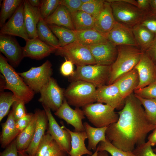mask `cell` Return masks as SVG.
Returning a JSON list of instances; mask_svg holds the SVG:
<instances>
[{
    "mask_svg": "<svg viewBox=\"0 0 156 156\" xmlns=\"http://www.w3.org/2000/svg\"><path fill=\"white\" fill-rule=\"evenodd\" d=\"M36 122V116L34 113L28 126L18 135L15 140L18 151H25L28 147L34 136Z\"/></svg>",
    "mask_w": 156,
    "mask_h": 156,
    "instance_id": "obj_30",
    "label": "cell"
},
{
    "mask_svg": "<svg viewBox=\"0 0 156 156\" xmlns=\"http://www.w3.org/2000/svg\"><path fill=\"white\" fill-rule=\"evenodd\" d=\"M22 0H4L2 1L0 13V27H1L14 14L22 2Z\"/></svg>",
    "mask_w": 156,
    "mask_h": 156,
    "instance_id": "obj_34",
    "label": "cell"
},
{
    "mask_svg": "<svg viewBox=\"0 0 156 156\" xmlns=\"http://www.w3.org/2000/svg\"><path fill=\"white\" fill-rule=\"evenodd\" d=\"M131 29L138 47L145 52L154 40V34L140 24L133 27Z\"/></svg>",
    "mask_w": 156,
    "mask_h": 156,
    "instance_id": "obj_29",
    "label": "cell"
},
{
    "mask_svg": "<svg viewBox=\"0 0 156 156\" xmlns=\"http://www.w3.org/2000/svg\"><path fill=\"white\" fill-rule=\"evenodd\" d=\"M97 156H109L108 153L105 151H98Z\"/></svg>",
    "mask_w": 156,
    "mask_h": 156,
    "instance_id": "obj_55",
    "label": "cell"
},
{
    "mask_svg": "<svg viewBox=\"0 0 156 156\" xmlns=\"http://www.w3.org/2000/svg\"><path fill=\"white\" fill-rule=\"evenodd\" d=\"M0 51L14 67L18 66L24 57L23 47L12 36L0 34Z\"/></svg>",
    "mask_w": 156,
    "mask_h": 156,
    "instance_id": "obj_14",
    "label": "cell"
},
{
    "mask_svg": "<svg viewBox=\"0 0 156 156\" xmlns=\"http://www.w3.org/2000/svg\"><path fill=\"white\" fill-rule=\"evenodd\" d=\"M139 82L138 72L134 68L115 82L116 83L122 97L125 99L128 96L133 93L138 86Z\"/></svg>",
    "mask_w": 156,
    "mask_h": 156,
    "instance_id": "obj_23",
    "label": "cell"
},
{
    "mask_svg": "<svg viewBox=\"0 0 156 156\" xmlns=\"http://www.w3.org/2000/svg\"><path fill=\"white\" fill-rule=\"evenodd\" d=\"M96 149L98 151H106L112 156H136L132 151H125L117 148L106 138L105 141L99 144Z\"/></svg>",
    "mask_w": 156,
    "mask_h": 156,
    "instance_id": "obj_36",
    "label": "cell"
},
{
    "mask_svg": "<svg viewBox=\"0 0 156 156\" xmlns=\"http://www.w3.org/2000/svg\"><path fill=\"white\" fill-rule=\"evenodd\" d=\"M0 34L18 36L25 41L29 39L24 22L23 0L14 14L1 28Z\"/></svg>",
    "mask_w": 156,
    "mask_h": 156,
    "instance_id": "obj_11",
    "label": "cell"
},
{
    "mask_svg": "<svg viewBox=\"0 0 156 156\" xmlns=\"http://www.w3.org/2000/svg\"><path fill=\"white\" fill-rule=\"evenodd\" d=\"M110 66L95 64L77 66L74 74L70 77V80L72 82L77 80L84 81L92 84L98 88L107 83Z\"/></svg>",
    "mask_w": 156,
    "mask_h": 156,
    "instance_id": "obj_7",
    "label": "cell"
},
{
    "mask_svg": "<svg viewBox=\"0 0 156 156\" xmlns=\"http://www.w3.org/2000/svg\"><path fill=\"white\" fill-rule=\"evenodd\" d=\"M37 29L38 38L40 40L57 49L60 47L58 39L41 17L37 24Z\"/></svg>",
    "mask_w": 156,
    "mask_h": 156,
    "instance_id": "obj_32",
    "label": "cell"
},
{
    "mask_svg": "<svg viewBox=\"0 0 156 156\" xmlns=\"http://www.w3.org/2000/svg\"><path fill=\"white\" fill-rule=\"evenodd\" d=\"M33 115L32 113H27L23 117L15 121L16 127L20 133L28 126Z\"/></svg>",
    "mask_w": 156,
    "mask_h": 156,
    "instance_id": "obj_48",
    "label": "cell"
},
{
    "mask_svg": "<svg viewBox=\"0 0 156 156\" xmlns=\"http://www.w3.org/2000/svg\"><path fill=\"white\" fill-rule=\"evenodd\" d=\"M134 68L137 71L139 80L135 90L145 87L156 80V67L152 60L145 52H143Z\"/></svg>",
    "mask_w": 156,
    "mask_h": 156,
    "instance_id": "obj_17",
    "label": "cell"
},
{
    "mask_svg": "<svg viewBox=\"0 0 156 156\" xmlns=\"http://www.w3.org/2000/svg\"><path fill=\"white\" fill-rule=\"evenodd\" d=\"M105 0H90L82 4L79 10L83 11L90 15L95 19L102 10Z\"/></svg>",
    "mask_w": 156,
    "mask_h": 156,
    "instance_id": "obj_38",
    "label": "cell"
},
{
    "mask_svg": "<svg viewBox=\"0 0 156 156\" xmlns=\"http://www.w3.org/2000/svg\"><path fill=\"white\" fill-rule=\"evenodd\" d=\"M52 67L51 62L47 60L40 66L32 67L27 71L18 74L35 93H39L51 77Z\"/></svg>",
    "mask_w": 156,
    "mask_h": 156,
    "instance_id": "obj_9",
    "label": "cell"
},
{
    "mask_svg": "<svg viewBox=\"0 0 156 156\" xmlns=\"http://www.w3.org/2000/svg\"><path fill=\"white\" fill-rule=\"evenodd\" d=\"M140 24L154 34H156V19L148 18L145 13Z\"/></svg>",
    "mask_w": 156,
    "mask_h": 156,
    "instance_id": "obj_47",
    "label": "cell"
},
{
    "mask_svg": "<svg viewBox=\"0 0 156 156\" xmlns=\"http://www.w3.org/2000/svg\"><path fill=\"white\" fill-rule=\"evenodd\" d=\"M74 65L71 61L65 59V61L62 64L60 68L61 74L66 77L72 76L75 72Z\"/></svg>",
    "mask_w": 156,
    "mask_h": 156,
    "instance_id": "obj_46",
    "label": "cell"
},
{
    "mask_svg": "<svg viewBox=\"0 0 156 156\" xmlns=\"http://www.w3.org/2000/svg\"><path fill=\"white\" fill-rule=\"evenodd\" d=\"M135 95L144 107L148 121L152 124L156 125V99H146Z\"/></svg>",
    "mask_w": 156,
    "mask_h": 156,
    "instance_id": "obj_35",
    "label": "cell"
},
{
    "mask_svg": "<svg viewBox=\"0 0 156 156\" xmlns=\"http://www.w3.org/2000/svg\"><path fill=\"white\" fill-rule=\"evenodd\" d=\"M150 3L153 11L156 13V0H150Z\"/></svg>",
    "mask_w": 156,
    "mask_h": 156,
    "instance_id": "obj_54",
    "label": "cell"
},
{
    "mask_svg": "<svg viewBox=\"0 0 156 156\" xmlns=\"http://www.w3.org/2000/svg\"><path fill=\"white\" fill-rule=\"evenodd\" d=\"M43 156H68V154L53 140Z\"/></svg>",
    "mask_w": 156,
    "mask_h": 156,
    "instance_id": "obj_42",
    "label": "cell"
},
{
    "mask_svg": "<svg viewBox=\"0 0 156 156\" xmlns=\"http://www.w3.org/2000/svg\"><path fill=\"white\" fill-rule=\"evenodd\" d=\"M87 46L95 60L96 64L110 66L116 58L117 47L108 40Z\"/></svg>",
    "mask_w": 156,
    "mask_h": 156,
    "instance_id": "obj_15",
    "label": "cell"
},
{
    "mask_svg": "<svg viewBox=\"0 0 156 156\" xmlns=\"http://www.w3.org/2000/svg\"><path fill=\"white\" fill-rule=\"evenodd\" d=\"M48 25L62 26L71 30H75L70 13L64 6L60 4L54 12L44 19Z\"/></svg>",
    "mask_w": 156,
    "mask_h": 156,
    "instance_id": "obj_25",
    "label": "cell"
},
{
    "mask_svg": "<svg viewBox=\"0 0 156 156\" xmlns=\"http://www.w3.org/2000/svg\"><path fill=\"white\" fill-rule=\"evenodd\" d=\"M18 156H29L25 151H18Z\"/></svg>",
    "mask_w": 156,
    "mask_h": 156,
    "instance_id": "obj_56",
    "label": "cell"
},
{
    "mask_svg": "<svg viewBox=\"0 0 156 156\" xmlns=\"http://www.w3.org/2000/svg\"><path fill=\"white\" fill-rule=\"evenodd\" d=\"M96 102L105 103L115 109L121 110L125 104V99L121 96L116 82L97 88Z\"/></svg>",
    "mask_w": 156,
    "mask_h": 156,
    "instance_id": "obj_12",
    "label": "cell"
},
{
    "mask_svg": "<svg viewBox=\"0 0 156 156\" xmlns=\"http://www.w3.org/2000/svg\"><path fill=\"white\" fill-rule=\"evenodd\" d=\"M136 3V6L145 12L150 5V0H137Z\"/></svg>",
    "mask_w": 156,
    "mask_h": 156,
    "instance_id": "obj_51",
    "label": "cell"
},
{
    "mask_svg": "<svg viewBox=\"0 0 156 156\" xmlns=\"http://www.w3.org/2000/svg\"><path fill=\"white\" fill-rule=\"evenodd\" d=\"M60 4V0H42L39 8L41 17L45 19L52 14Z\"/></svg>",
    "mask_w": 156,
    "mask_h": 156,
    "instance_id": "obj_39",
    "label": "cell"
},
{
    "mask_svg": "<svg viewBox=\"0 0 156 156\" xmlns=\"http://www.w3.org/2000/svg\"><path fill=\"white\" fill-rule=\"evenodd\" d=\"M98 151L96 149V151L94 152V153L91 155H88L87 156H97ZM68 156H70L69 155H68Z\"/></svg>",
    "mask_w": 156,
    "mask_h": 156,
    "instance_id": "obj_57",
    "label": "cell"
},
{
    "mask_svg": "<svg viewBox=\"0 0 156 156\" xmlns=\"http://www.w3.org/2000/svg\"><path fill=\"white\" fill-rule=\"evenodd\" d=\"M148 141L152 146L156 145V127L153 130V132L148 136Z\"/></svg>",
    "mask_w": 156,
    "mask_h": 156,
    "instance_id": "obj_52",
    "label": "cell"
},
{
    "mask_svg": "<svg viewBox=\"0 0 156 156\" xmlns=\"http://www.w3.org/2000/svg\"><path fill=\"white\" fill-rule=\"evenodd\" d=\"M118 119L107 128L106 138L117 148L132 151L145 142L147 135L156 125L147 119L144 109L133 93L126 98L123 107L117 112Z\"/></svg>",
    "mask_w": 156,
    "mask_h": 156,
    "instance_id": "obj_1",
    "label": "cell"
},
{
    "mask_svg": "<svg viewBox=\"0 0 156 156\" xmlns=\"http://www.w3.org/2000/svg\"><path fill=\"white\" fill-rule=\"evenodd\" d=\"M58 40L60 47H63L76 41L73 30L54 25H48Z\"/></svg>",
    "mask_w": 156,
    "mask_h": 156,
    "instance_id": "obj_33",
    "label": "cell"
},
{
    "mask_svg": "<svg viewBox=\"0 0 156 156\" xmlns=\"http://www.w3.org/2000/svg\"><path fill=\"white\" fill-rule=\"evenodd\" d=\"M25 104L23 101H16L13 103L12 110L15 121L27 114L26 112Z\"/></svg>",
    "mask_w": 156,
    "mask_h": 156,
    "instance_id": "obj_44",
    "label": "cell"
},
{
    "mask_svg": "<svg viewBox=\"0 0 156 156\" xmlns=\"http://www.w3.org/2000/svg\"><path fill=\"white\" fill-rule=\"evenodd\" d=\"M62 127L70 133L71 138V149L68 153L70 156H82L87 154L91 155L92 152L88 150L85 144L86 140L88 138L85 131L81 132L73 131L63 125Z\"/></svg>",
    "mask_w": 156,
    "mask_h": 156,
    "instance_id": "obj_24",
    "label": "cell"
},
{
    "mask_svg": "<svg viewBox=\"0 0 156 156\" xmlns=\"http://www.w3.org/2000/svg\"><path fill=\"white\" fill-rule=\"evenodd\" d=\"M26 42L25 45L23 47L24 57L41 60L55 53L57 49L43 42L38 37L29 38Z\"/></svg>",
    "mask_w": 156,
    "mask_h": 156,
    "instance_id": "obj_18",
    "label": "cell"
},
{
    "mask_svg": "<svg viewBox=\"0 0 156 156\" xmlns=\"http://www.w3.org/2000/svg\"><path fill=\"white\" fill-rule=\"evenodd\" d=\"M145 52L153 61H156V36L149 47Z\"/></svg>",
    "mask_w": 156,
    "mask_h": 156,
    "instance_id": "obj_50",
    "label": "cell"
},
{
    "mask_svg": "<svg viewBox=\"0 0 156 156\" xmlns=\"http://www.w3.org/2000/svg\"><path fill=\"white\" fill-rule=\"evenodd\" d=\"M82 108L85 116L96 127H107L118 119L119 115L115 109L106 104L93 103Z\"/></svg>",
    "mask_w": 156,
    "mask_h": 156,
    "instance_id": "obj_6",
    "label": "cell"
},
{
    "mask_svg": "<svg viewBox=\"0 0 156 156\" xmlns=\"http://www.w3.org/2000/svg\"><path fill=\"white\" fill-rule=\"evenodd\" d=\"M83 125L88 139V149L95 151L97 145L100 142L106 140L105 133L107 127H93L87 122H84Z\"/></svg>",
    "mask_w": 156,
    "mask_h": 156,
    "instance_id": "obj_28",
    "label": "cell"
},
{
    "mask_svg": "<svg viewBox=\"0 0 156 156\" xmlns=\"http://www.w3.org/2000/svg\"><path fill=\"white\" fill-rule=\"evenodd\" d=\"M53 140L51 135L47 132L39 143L35 156H43Z\"/></svg>",
    "mask_w": 156,
    "mask_h": 156,
    "instance_id": "obj_43",
    "label": "cell"
},
{
    "mask_svg": "<svg viewBox=\"0 0 156 156\" xmlns=\"http://www.w3.org/2000/svg\"><path fill=\"white\" fill-rule=\"evenodd\" d=\"M96 88L82 80L72 81L64 90V98L70 105L83 107L96 102Z\"/></svg>",
    "mask_w": 156,
    "mask_h": 156,
    "instance_id": "obj_4",
    "label": "cell"
},
{
    "mask_svg": "<svg viewBox=\"0 0 156 156\" xmlns=\"http://www.w3.org/2000/svg\"><path fill=\"white\" fill-rule=\"evenodd\" d=\"M117 47V56L110 66L107 85L112 84L133 69L139 62L144 52L138 47L133 46L120 45Z\"/></svg>",
    "mask_w": 156,
    "mask_h": 156,
    "instance_id": "obj_3",
    "label": "cell"
},
{
    "mask_svg": "<svg viewBox=\"0 0 156 156\" xmlns=\"http://www.w3.org/2000/svg\"><path fill=\"white\" fill-rule=\"evenodd\" d=\"M108 40L114 45H128L138 47L131 28L116 22L106 36Z\"/></svg>",
    "mask_w": 156,
    "mask_h": 156,
    "instance_id": "obj_19",
    "label": "cell"
},
{
    "mask_svg": "<svg viewBox=\"0 0 156 156\" xmlns=\"http://www.w3.org/2000/svg\"><path fill=\"white\" fill-rule=\"evenodd\" d=\"M133 152L136 156H156L148 141L136 146Z\"/></svg>",
    "mask_w": 156,
    "mask_h": 156,
    "instance_id": "obj_41",
    "label": "cell"
},
{
    "mask_svg": "<svg viewBox=\"0 0 156 156\" xmlns=\"http://www.w3.org/2000/svg\"><path fill=\"white\" fill-rule=\"evenodd\" d=\"M116 22L110 5L105 0L102 10L95 19L93 29L106 37Z\"/></svg>",
    "mask_w": 156,
    "mask_h": 156,
    "instance_id": "obj_21",
    "label": "cell"
},
{
    "mask_svg": "<svg viewBox=\"0 0 156 156\" xmlns=\"http://www.w3.org/2000/svg\"><path fill=\"white\" fill-rule=\"evenodd\" d=\"M29 4L33 7L39 8L40 1L39 0H28Z\"/></svg>",
    "mask_w": 156,
    "mask_h": 156,
    "instance_id": "obj_53",
    "label": "cell"
},
{
    "mask_svg": "<svg viewBox=\"0 0 156 156\" xmlns=\"http://www.w3.org/2000/svg\"><path fill=\"white\" fill-rule=\"evenodd\" d=\"M153 150L155 153H156V147L155 148L153 149Z\"/></svg>",
    "mask_w": 156,
    "mask_h": 156,
    "instance_id": "obj_58",
    "label": "cell"
},
{
    "mask_svg": "<svg viewBox=\"0 0 156 156\" xmlns=\"http://www.w3.org/2000/svg\"><path fill=\"white\" fill-rule=\"evenodd\" d=\"M65 90L61 88L52 77L40 91L38 101L42 105L55 112L62 104L64 99Z\"/></svg>",
    "mask_w": 156,
    "mask_h": 156,
    "instance_id": "obj_10",
    "label": "cell"
},
{
    "mask_svg": "<svg viewBox=\"0 0 156 156\" xmlns=\"http://www.w3.org/2000/svg\"><path fill=\"white\" fill-rule=\"evenodd\" d=\"M60 4L65 6L71 13L79 10L83 3L81 0H60Z\"/></svg>",
    "mask_w": 156,
    "mask_h": 156,
    "instance_id": "obj_45",
    "label": "cell"
},
{
    "mask_svg": "<svg viewBox=\"0 0 156 156\" xmlns=\"http://www.w3.org/2000/svg\"><path fill=\"white\" fill-rule=\"evenodd\" d=\"M24 18L26 30L29 38L38 37L37 26L41 17L39 8L32 6L28 0H23Z\"/></svg>",
    "mask_w": 156,
    "mask_h": 156,
    "instance_id": "obj_22",
    "label": "cell"
},
{
    "mask_svg": "<svg viewBox=\"0 0 156 156\" xmlns=\"http://www.w3.org/2000/svg\"><path fill=\"white\" fill-rule=\"evenodd\" d=\"M8 62L6 58L0 54V70L4 78L1 88L10 90L16 101H21L25 104L27 103L33 99L35 93Z\"/></svg>",
    "mask_w": 156,
    "mask_h": 156,
    "instance_id": "obj_2",
    "label": "cell"
},
{
    "mask_svg": "<svg viewBox=\"0 0 156 156\" xmlns=\"http://www.w3.org/2000/svg\"><path fill=\"white\" fill-rule=\"evenodd\" d=\"M76 41L85 46H89L105 42L107 37L93 29L81 31L73 30Z\"/></svg>",
    "mask_w": 156,
    "mask_h": 156,
    "instance_id": "obj_27",
    "label": "cell"
},
{
    "mask_svg": "<svg viewBox=\"0 0 156 156\" xmlns=\"http://www.w3.org/2000/svg\"><path fill=\"white\" fill-rule=\"evenodd\" d=\"M134 94L146 99H156V80L146 86L135 90Z\"/></svg>",
    "mask_w": 156,
    "mask_h": 156,
    "instance_id": "obj_40",
    "label": "cell"
},
{
    "mask_svg": "<svg viewBox=\"0 0 156 156\" xmlns=\"http://www.w3.org/2000/svg\"><path fill=\"white\" fill-rule=\"evenodd\" d=\"M54 114L65 121L67 124L72 125L74 128L75 131H85L82 120L85 117L82 109L77 107L74 109H72L65 98L62 105Z\"/></svg>",
    "mask_w": 156,
    "mask_h": 156,
    "instance_id": "obj_16",
    "label": "cell"
},
{
    "mask_svg": "<svg viewBox=\"0 0 156 156\" xmlns=\"http://www.w3.org/2000/svg\"><path fill=\"white\" fill-rule=\"evenodd\" d=\"M75 30L81 31L93 29L95 19L81 10L71 13Z\"/></svg>",
    "mask_w": 156,
    "mask_h": 156,
    "instance_id": "obj_31",
    "label": "cell"
},
{
    "mask_svg": "<svg viewBox=\"0 0 156 156\" xmlns=\"http://www.w3.org/2000/svg\"><path fill=\"white\" fill-rule=\"evenodd\" d=\"M57 55L64 57L77 66L96 64L95 60L88 47L75 41L63 47L57 48Z\"/></svg>",
    "mask_w": 156,
    "mask_h": 156,
    "instance_id": "obj_8",
    "label": "cell"
},
{
    "mask_svg": "<svg viewBox=\"0 0 156 156\" xmlns=\"http://www.w3.org/2000/svg\"><path fill=\"white\" fill-rule=\"evenodd\" d=\"M0 142L2 148L7 146L17 137L20 132L17 128L12 110L9 113L6 121L1 124Z\"/></svg>",
    "mask_w": 156,
    "mask_h": 156,
    "instance_id": "obj_26",
    "label": "cell"
},
{
    "mask_svg": "<svg viewBox=\"0 0 156 156\" xmlns=\"http://www.w3.org/2000/svg\"><path fill=\"white\" fill-rule=\"evenodd\" d=\"M117 22L131 28L139 24L145 12L128 0H108Z\"/></svg>",
    "mask_w": 156,
    "mask_h": 156,
    "instance_id": "obj_5",
    "label": "cell"
},
{
    "mask_svg": "<svg viewBox=\"0 0 156 156\" xmlns=\"http://www.w3.org/2000/svg\"><path fill=\"white\" fill-rule=\"evenodd\" d=\"M48 120L47 133L68 154L71 149V138L69 132L58 124L53 115L50 109L42 105Z\"/></svg>",
    "mask_w": 156,
    "mask_h": 156,
    "instance_id": "obj_13",
    "label": "cell"
},
{
    "mask_svg": "<svg viewBox=\"0 0 156 156\" xmlns=\"http://www.w3.org/2000/svg\"><path fill=\"white\" fill-rule=\"evenodd\" d=\"M16 101L12 92H1L0 94V121L8 114L10 108Z\"/></svg>",
    "mask_w": 156,
    "mask_h": 156,
    "instance_id": "obj_37",
    "label": "cell"
},
{
    "mask_svg": "<svg viewBox=\"0 0 156 156\" xmlns=\"http://www.w3.org/2000/svg\"><path fill=\"white\" fill-rule=\"evenodd\" d=\"M36 122L34 136L30 144L25 151L29 156H35L41 141L45 135L48 120L44 110L38 109L35 112Z\"/></svg>",
    "mask_w": 156,
    "mask_h": 156,
    "instance_id": "obj_20",
    "label": "cell"
},
{
    "mask_svg": "<svg viewBox=\"0 0 156 156\" xmlns=\"http://www.w3.org/2000/svg\"><path fill=\"white\" fill-rule=\"evenodd\" d=\"M0 156H18L15 140L7 146L3 151L0 152Z\"/></svg>",
    "mask_w": 156,
    "mask_h": 156,
    "instance_id": "obj_49",
    "label": "cell"
}]
</instances>
